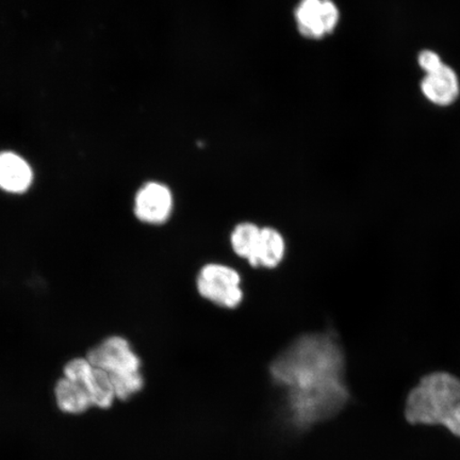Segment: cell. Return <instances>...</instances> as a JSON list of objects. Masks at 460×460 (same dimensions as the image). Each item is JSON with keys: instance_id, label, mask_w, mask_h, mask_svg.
<instances>
[{"instance_id": "7c38bea8", "label": "cell", "mask_w": 460, "mask_h": 460, "mask_svg": "<svg viewBox=\"0 0 460 460\" xmlns=\"http://www.w3.org/2000/svg\"><path fill=\"white\" fill-rule=\"evenodd\" d=\"M85 390L88 391L92 405L102 408V410L111 408L114 400L117 399L111 376L97 367H94Z\"/></svg>"}, {"instance_id": "52a82bcc", "label": "cell", "mask_w": 460, "mask_h": 460, "mask_svg": "<svg viewBox=\"0 0 460 460\" xmlns=\"http://www.w3.org/2000/svg\"><path fill=\"white\" fill-rule=\"evenodd\" d=\"M421 91L425 99L434 105L440 107L452 105L460 94V83L456 72L445 63L438 70L425 74Z\"/></svg>"}, {"instance_id": "2e32d148", "label": "cell", "mask_w": 460, "mask_h": 460, "mask_svg": "<svg viewBox=\"0 0 460 460\" xmlns=\"http://www.w3.org/2000/svg\"><path fill=\"white\" fill-rule=\"evenodd\" d=\"M444 427L450 430L453 435H456L460 438V402L456 410L451 413V416L448 417Z\"/></svg>"}, {"instance_id": "3957f363", "label": "cell", "mask_w": 460, "mask_h": 460, "mask_svg": "<svg viewBox=\"0 0 460 460\" xmlns=\"http://www.w3.org/2000/svg\"><path fill=\"white\" fill-rule=\"evenodd\" d=\"M240 273L227 264L211 262L199 270L197 276L199 295L205 300L226 309L238 308L244 293Z\"/></svg>"}, {"instance_id": "5bb4252c", "label": "cell", "mask_w": 460, "mask_h": 460, "mask_svg": "<svg viewBox=\"0 0 460 460\" xmlns=\"http://www.w3.org/2000/svg\"><path fill=\"white\" fill-rule=\"evenodd\" d=\"M93 371L94 367L86 358H76L66 364L63 374H65V378L68 379V381L78 384L85 388Z\"/></svg>"}, {"instance_id": "8fae6325", "label": "cell", "mask_w": 460, "mask_h": 460, "mask_svg": "<svg viewBox=\"0 0 460 460\" xmlns=\"http://www.w3.org/2000/svg\"><path fill=\"white\" fill-rule=\"evenodd\" d=\"M55 395L59 410L70 415H80L92 406L88 391L66 378H62L57 383Z\"/></svg>"}, {"instance_id": "9a60e30c", "label": "cell", "mask_w": 460, "mask_h": 460, "mask_svg": "<svg viewBox=\"0 0 460 460\" xmlns=\"http://www.w3.org/2000/svg\"><path fill=\"white\" fill-rule=\"evenodd\" d=\"M418 62L425 74L433 73L445 65L440 56L433 50L421 51L418 57Z\"/></svg>"}, {"instance_id": "277c9868", "label": "cell", "mask_w": 460, "mask_h": 460, "mask_svg": "<svg viewBox=\"0 0 460 460\" xmlns=\"http://www.w3.org/2000/svg\"><path fill=\"white\" fill-rule=\"evenodd\" d=\"M86 360L97 369L107 372L109 376L137 373L141 369L139 356L132 350L129 342L119 336L109 337L92 349Z\"/></svg>"}, {"instance_id": "4fadbf2b", "label": "cell", "mask_w": 460, "mask_h": 460, "mask_svg": "<svg viewBox=\"0 0 460 460\" xmlns=\"http://www.w3.org/2000/svg\"><path fill=\"white\" fill-rule=\"evenodd\" d=\"M115 398L128 401L136 395L144 387V378L141 372L122 374V376H111Z\"/></svg>"}, {"instance_id": "ba28073f", "label": "cell", "mask_w": 460, "mask_h": 460, "mask_svg": "<svg viewBox=\"0 0 460 460\" xmlns=\"http://www.w3.org/2000/svg\"><path fill=\"white\" fill-rule=\"evenodd\" d=\"M32 171L24 159L13 153L0 154V189L24 193L32 182Z\"/></svg>"}, {"instance_id": "8992f818", "label": "cell", "mask_w": 460, "mask_h": 460, "mask_svg": "<svg viewBox=\"0 0 460 460\" xmlns=\"http://www.w3.org/2000/svg\"><path fill=\"white\" fill-rule=\"evenodd\" d=\"M298 28L305 36L320 39L339 22V10L332 0H302L296 10Z\"/></svg>"}, {"instance_id": "9c48e42d", "label": "cell", "mask_w": 460, "mask_h": 460, "mask_svg": "<svg viewBox=\"0 0 460 460\" xmlns=\"http://www.w3.org/2000/svg\"><path fill=\"white\" fill-rule=\"evenodd\" d=\"M286 255L284 235L273 227L261 228L256 255L255 268L273 270L283 262Z\"/></svg>"}, {"instance_id": "6da1fadb", "label": "cell", "mask_w": 460, "mask_h": 460, "mask_svg": "<svg viewBox=\"0 0 460 460\" xmlns=\"http://www.w3.org/2000/svg\"><path fill=\"white\" fill-rule=\"evenodd\" d=\"M344 355L332 333L298 337L270 366L273 382L286 391L293 427L307 429L338 415L349 400Z\"/></svg>"}, {"instance_id": "5b68a950", "label": "cell", "mask_w": 460, "mask_h": 460, "mask_svg": "<svg viewBox=\"0 0 460 460\" xmlns=\"http://www.w3.org/2000/svg\"><path fill=\"white\" fill-rule=\"evenodd\" d=\"M135 216L148 226H159L168 222L174 210V197L164 183L149 181L135 198Z\"/></svg>"}, {"instance_id": "30bf717a", "label": "cell", "mask_w": 460, "mask_h": 460, "mask_svg": "<svg viewBox=\"0 0 460 460\" xmlns=\"http://www.w3.org/2000/svg\"><path fill=\"white\" fill-rule=\"evenodd\" d=\"M261 228L252 222L237 224L230 234V246L235 255L244 259L255 268L256 255L261 240Z\"/></svg>"}, {"instance_id": "7a4b0ae2", "label": "cell", "mask_w": 460, "mask_h": 460, "mask_svg": "<svg viewBox=\"0 0 460 460\" xmlns=\"http://www.w3.org/2000/svg\"><path fill=\"white\" fill-rule=\"evenodd\" d=\"M460 402V379L447 372L424 376L406 401L405 418L411 424L445 425Z\"/></svg>"}]
</instances>
